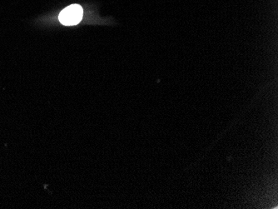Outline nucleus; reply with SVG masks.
Segmentation results:
<instances>
[{"mask_svg": "<svg viewBox=\"0 0 278 209\" xmlns=\"http://www.w3.org/2000/svg\"><path fill=\"white\" fill-rule=\"evenodd\" d=\"M83 10L80 5H72L62 10L59 15V21L66 26L77 25L83 19Z\"/></svg>", "mask_w": 278, "mask_h": 209, "instance_id": "f257e3e1", "label": "nucleus"}]
</instances>
